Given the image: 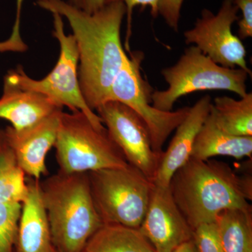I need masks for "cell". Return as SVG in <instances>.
Masks as SVG:
<instances>
[{"mask_svg":"<svg viewBox=\"0 0 252 252\" xmlns=\"http://www.w3.org/2000/svg\"><path fill=\"white\" fill-rule=\"evenodd\" d=\"M139 230L157 252H174L193 240V230L176 205L170 187L153 185Z\"/></svg>","mask_w":252,"mask_h":252,"instance_id":"8fae6325","label":"cell"},{"mask_svg":"<svg viewBox=\"0 0 252 252\" xmlns=\"http://www.w3.org/2000/svg\"></svg>","mask_w":252,"mask_h":252,"instance_id":"f546056e","label":"cell"},{"mask_svg":"<svg viewBox=\"0 0 252 252\" xmlns=\"http://www.w3.org/2000/svg\"><path fill=\"white\" fill-rule=\"evenodd\" d=\"M238 9L234 0H223L217 14L207 9L201 12L194 27L185 32L187 44H194L212 61L222 67H238L249 73L247 51L243 41L232 32V26L238 21Z\"/></svg>","mask_w":252,"mask_h":252,"instance_id":"9c48e42d","label":"cell"},{"mask_svg":"<svg viewBox=\"0 0 252 252\" xmlns=\"http://www.w3.org/2000/svg\"><path fill=\"white\" fill-rule=\"evenodd\" d=\"M185 0H159L158 12L174 31H179L181 10Z\"/></svg>","mask_w":252,"mask_h":252,"instance_id":"cb8c5ba5","label":"cell"},{"mask_svg":"<svg viewBox=\"0 0 252 252\" xmlns=\"http://www.w3.org/2000/svg\"><path fill=\"white\" fill-rule=\"evenodd\" d=\"M54 31L53 35L59 41V61L51 72L41 80L28 77L21 66L9 71L4 80L24 89L47 96L59 107L64 106L71 112L84 113L89 120L99 128L104 127L102 120L86 103L81 93L78 79L79 53L72 34H65L62 16L54 13Z\"/></svg>","mask_w":252,"mask_h":252,"instance_id":"52a82bcc","label":"cell"},{"mask_svg":"<svg viewBox=\"0 0 252 252\" xmlns=\"http://www.w3.org/2000/svg\"><path fill=\"white\" fill-rule=\"evenodd\" d=\"M169 187L193 230L213 223L223 210L252 209V179L240 177L220 160L189 159L174 174Z\"/></svg>","mask_w":252,"mask_h":252,"instance_id":"7a4b0ae2","label":"cell"},{"mask_svg":"<svg viewBox=\"0 0 252 252\" xmlns=\"http://www.w3.org/2000/svg\"><path fill=\"white\" fill-rule=\"evenodd\" d=\"M235 4L241 11L238 23V36L241 40L252 36V0H234Z\"/></svg>","mask_w":252,"mask_h":252,"instance_id":"d4e9b609","label":"cell"},{"mask_svg":"<svg viewBox=\"0 0 252 252\" xmlns=\"http://www.w3.org/2000/svg\"><path fill=\"white\" fill-rule=\"evenodd\" d=\"M36 4L61 15L70 25L79 53V86L86 103L94 112L107 102L111 86L127 56L121 39L125 4L108 3L92 14L64 0H37Z\"/></svg>","mask_w":252,"mask_h":252,"instance_id":"6da1fadb","label":"cell"},{"mask_svg":"<svg viewBox=\"0 0 252 252\" xmlns=\"http://www.w3.org/2000/svg\"><path fill=\"white\" fill-rule=\"evenodd\" d=\"M223 252H252V209H230L215 220Z\"/></svg>","mask_w":252,"mask_h":252,"instance_id":"ac0fdd59","label":"cell"},{"mask_svg":"<svg viewBox=\"0 0 252 252\" xmlns=\"http://www.w3.org/2000/svg\"><path fill=\"white\" fill-rule=\"evenodd\" d=\"M139 228L104 223L88 242L83 252H155Z\"/></svg>","mask_w":252,"mask_h":252,"instance_id":"e0dca14e","label":"cell"},{"mask_svg":"<svg viewBox=\"0 0 252 252\" xmlns=\"http://www.w3.org/2000/svg\"><path fill=\"white\" fill-rule=\"evenodd\" d=\"M63 109L44 94L24 90L4 81L0 98V119L8 121L15 130L37 124L53 113Z\"/></svg>","mask_w":252,"mask_h":252,"instance_id":"9a60e30c","label":"cell"},{"mask_svg":"<svg viewBox=\"0 0 252 252\" xmlns=\"http://www.w3.org/2000/svg\"><path fill=\"white\" fill-rule=\"evenodd\" d=\"M62 112L63 109H59L37 124L21 130H15L11 126L4 129L18 165L32 179L39 180L47 173L46 157L56 144Z\"/></svg>","mask_w":252,"mask_h":252,"instance_id":"7c38bea8","label":"cell"},{"mask_svg":"<svg viewBox=\"0 0 252 252\" xmlns=\"http://www.w3.org/2000/svg\"><path fill=\"white\" fill-rule=\"evenodd\" d=\"M114 1H122L126 7V16H127V32H126V51L130 52L129 40L132 34V12L134 8L137 6H140L144 8L149 6L151 9V14L154 18L158 16V6L159 0H104V4Z\"/></svg>","mask_w":252,"mask_h":252,"instance_id":"603a6c76","label":"cell"},{"mask_svg":"<svg viewBox=\"0 0 252 252\" xmlns=\"http://www.w3.org/2000/svg\"><path fill=\"white\" fill-rule=\"evenodd\" d=\"M60 171L90 172L128 165L105 127L99 128L84 113H61L54 145Z\"/></svg>","mask_w":252,"mask_h":252,"instance_id":"277c9868","label":"cell"},{"mask_svg":"<svg viewBox=\"0 0 252 252\" xmlns=\"http://www.w3.org/2000/svg\"><path fill=\"white\" fill-rule=\"evenodd\" d=\"M54 252H56V250H55Z\"/></svg>","mask_w":252,"mask_h":252,"instance_id":"f1b7e54d","label":"cell"},{"mask_svg":"<svg viewBox=\"0 0 252 252\" xmlns=\"http://www.w3.org/2000/svg\"><path fill=\"white\" fill-rule=\"evenodd\" d=\"M130 54L111 86L107 102H121L135 111L148 127L153 150L162 155L164 144L183 122L190 107L164 112L152 105L153 89L140 72L144 54L142 51H130Z\"/></svg>","mask_w":252,"mask_h":252,"instance_id":"ba28073f","label":"cell"},{"mask_svg":"<svg viewBox=\"0 0 252 252\" xmlns=\"http://www.w3.org/2000/svg\"><path fill=\"white\" fill-rule=\"evenodd\" d=\"M21 208L0 202V252H14Z\"/></svg>","mask_w":252,"mask_h":252,"instance_id":"44dd1931","label":"cell"},{"mask_svg":"<svg viewBox=\"0 0 252 252\" xmlns=\"http://www.w3.org/2000/svg\"><path fill=\"white\" fill-rule=\"evenodd\" d=\"M193 240L198 252H223L215 222L194 229Z\"/></svg>","mask_w":252,"mask_h":252,"instance_id":"7402d4cb","label":"cell"},{"mask_svg":"<svg viewBox=\"0 0 252 252\" xmlns=\"http://www.w3.org/2000/svg\"><path fill=\"white\" fill-rule=\"evenodd\" d=\"M53 247L57 252H83L103 223L91 195L88 172L59 171L40 182Z\"/></svg>","mask_w":252,"mask_h":252,"instance_id":"3957f363","label":"cell"},{"mask_svg":"<svg viewBox=\"0 0 252 252\" xmlns=\"http://www.w3.org/2000/svg\"><path fill=\"white\" fill-rule=\"evenodd\" d=\"M161 74L168 88L154 91L152 100L155 108L164 112H170L178 99L196 91H228L240 97L248 94V72L222 67L195 46L186 49L177 63L162 69Z\"/></svg>","mask_w":252,"mask_h":252,"instance_id":"5b68a950","label":"cell"},{"mask_svg":"<svg viewBox=\"0 0 252 252\" xmlns=\"http://www.w3.org/2000/svg\"><path fill=\"white\" fill-rule=\"evenodd\" d=\"M24 0H16V20L11 36L6 39V43L11 47H20L23 44L21 39V32H20V23H21V13L22 9L23 2ZM37 1V0H36Z\"/></svg>","mask_w":252,"mask_h":252,"instance_id":"484cf974","label":"cell"},{"mask_svg":"<svg viewBox=\"0 0 252 252\" xmlns=\"http://www.w3.org/2000/svg\"><path fill=\"white\" fill-rule=\"evenodd\" d=\"M91 195L102 223L139 228L153 182L130 164L88 172Z\"/></svg>","mask_w":252,"mask_h":252,"instance_id":"8992f818","label":"cell"},{"mask_svg":"<svg viewBox=\"0 0 252 252\" xmlns=\"http://www.w3.org/2000/svg\"><path fill=\"white\" fill-rule=\"evenodd\" d=\"M217 156L252 158V136L242 137L227 133L217 126L210 112L196 136L190 158L205 160Z\"/></svg>","mask_w":252,"mask_h":252,"instance_id":"2e32d148","label":"cell"},{"mask_svg":"<svg viewBox=\"0 0 252 252\" xmlns=\"http://www.w3.org/2000/svg\"><path fill=\"white\" fill-rule=\"evenodd\" d=\"M174 252H198L193 240L184 243Z\"/></svg>","mask_w":252,"mask_h":252,"instance_id":"83f0119b","label":"cell"},{"mask_svg":"<svg viewBox=\"0 0 252 252\" xmlns=\"http://www.w3.org/2000/svg\"><path fill=\"white\" fill-rule=\"evenodd\" d=\"M18 165L5 130L0 128V202L22 205L27 198L28 181Z\"/></svg>","mask_w":252,"mask_h":252,"instance_id":"d6986e66","label":"cell"},{"mask_svg":"<svg viewBox=\"0 0 252 252\" xmlns=\"http://www.w3.org/2000/svg\"><path fill=\"white\" fill-rule=\"evenodd\" d=\"M212 98L205 95L189 108L187 117L175 129L153 181L154 185L169 187L174 174L190 158L194 142L211 109Z\"/></svg>","mask_w":252,"mask_h":252,"instance_id":"4fadbf2b","label":"cell"},{"mask_svg":"<svg viewBox=\"0 0 252 252\" xmlns=\"http://www.w3.org/2000/svg\"><path fill=\"white\" fill-rule=\"evenodd\" d=\"M210 112L217 126L230 135L252 136V94L248 93L240 99L228 96L216 97Z\"/></svg>","mask_w":252,"mask_h":252,"instance_id":"ffe728a7","label":"cell"},{"mask_svg":"<svg viewBox=\"0 0 252 252\" xmlns=\"http://www.w3.org/2000/svg\"><path fill=\"white\" fill-rule=\"evenodd\" d=\"M66 1L77 9L89 14L98 11L104 5V0H67Z\"/></svg>","mask_w":252,"mask_h":252,"instance_id":"4316f807","label":"cell"},{"mask_svg":"<svg viewBox=\"0 0 252 252\" xmlns=\"http://www.w3.org/2000/svg\"><path fill=\"white\" fill-rule=\"evenodd\" d=\"M28 185V196L22 204L14 249L16 252H54L40 182L31 178Z\"/></svg>","mask_w":252,"mask_h":252,"instance_id":"5bb4252c","label":"cell"},{"mask_svg":"<svg viewBox=\"0 0 252 252\" xmlns=\"http://www.w3.org/2000/svg\"><path fill=\"white\" fill-rule=\"evenodd\" d=\"M96 111L127 163L153 182L162 154L153 150L148 127L143 119L130 107L116 101L104 102Z\"/></svg>","mask_w":252,"mask_h":252,"instance_id":"30bf717a","label":"cell"}]
</instances>
